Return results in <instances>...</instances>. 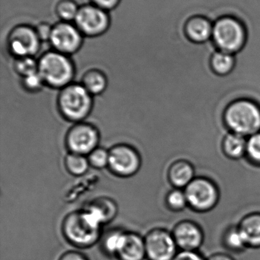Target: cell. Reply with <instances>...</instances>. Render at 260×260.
I'll list each match as a JSON object with an SVG mask.
<instances>
[{"instance_id":"cell-1","label":"cell","mask_w":260,"mask_h":260,"mask_svg":"<svg viewBox=\"0 0 260 260\" xmlns=\"http://www.w3.org/2000/svg\"><path fill=\"white\" fill-rule=\"evenodd\" d=\"M100 221L87 209L70 212L61 224L66 241L77 248H90L102 238Z\"/></svg>"},{"instance_id":"cell-2","label":"cell","mask_w":260,"mask_h":260,"mask_svg":"<svg viewBox=\"0 0 260 260\" xmlns=\"http://www.w3.org/2000/svg\"><path fill=\"white\" fill-rule=\"evenodd\" d=\"M223 120L229 132L250 137L260 132V105L244 98L232 101L224 109Z\"/></svg>"},{"instance_id":"cell-3","label":"cell","mask_w":260,"mask_h":260,"mask_svg":"<svg viewBox=\"0 0 260 260\" xmlns=\"http://www.w3.org/2000/svg\"><path fill=\"white\" fill-rule=\"evenodd\" d=\"M38 73L45 86L61 90L73 83L76 68L70 56L50 50L38 59Z\"/></svg>"},{"instance_id":"cell-4","label":"cell","mask_w":260,"mask_h":260,"mask_svg":"<svg viewBox=\"0 0 260 260\" xmlns=\"http://www.w3.org/2000/svg\"><path fill=\"white\" fill-rule=\"evenodd\" d=\"M58 111L64 120L71 123L82 122L91 114L93 96L81 83H73L62 88L56 99Z\"/></svg>"},{"instance_id":"cell-5","label":"cell","mask_w":260,"mask_h":260,"mask_svg":"<svg viewBox=\"0 0 260 260\" xmlns=\"http://www.w3.org/2000/svg\"><path fill=\"white\" fill-rule=\"evenodd\" d=\"M247 39L245 26L232 17H224L213 25L212 40L218 50L236 54L244 47Z\"/></svg>"},{"instance_id":"cell-6","label":"cell","mask_w":260,"mask_h":260,"mask_svg":"<svg viewBox=\"0 0 260 260\" xmlns=\"http://www.w3.org/2000/svg\"><path fill=\"white\" fill-rule=\"evenodd\" d=\"M188 206L196 212L212 210L220 200V189L211 178L195 177L184 189Z\"/></svg>"},{"instance_id":"cell-7","label":"cell","mask_w":260,"mask_h":260,"mask_svg":"<svg viewBox=\"0 0 260 260\" xmlns=\"http://www.w3.org/2000/svg\"><path fill=\"white\" fill-rule=\"evenodd\" d=\"M108 151V168L111 174L122 178H128L140 171L142 165L141 155L132 145L116 144Z\"/></svg>"},{"instance_id":"cell-8","label":"cell","mask_w":260,"mask_h":260,"mask_svg":"<svg viewBox=\"0 0 260 260\" xmlns=\"http://www.w3.org/2000/svg\"><path fill=\"white\" fill-rule=\"evenodd\" d=\"M99 130L88 122L73 123L66 133V148L70 153L87 156L99 147Z\"/></svg>"},{"instance_id":"cell-9","label":"cell","mask_w":260,"mask_h":260,"mask_svg":"<svg viewBox=\"0 0 260 260\" xmlns=\"http://www.w3.org/2000/svg\"><path fill=\"white\" fill-rule=\"evenodd\" d=\"M73 23L84 37L96 38L108 30L111 19L108 12L90 3L79 7Z\"/></svg>"},{"instance_id":"cell-10","label":"cell","mask_w":260,"mask_h":260,"mask_svg":"<svg viewBox=\"0 0 260 260\" xmlns=\"http://www.w3.org/2000/svg\"><path fill=\"white\" fill-rule=\"evenodd\" d=\"M41 44L35 27L28 24L15 26L8 35V48L15 59L35 57L41 48Z\"/></svg>"},{"instance_id":"cell-11","label":"cell","mask_w":260,"mask_h":260,"mask_svg":"<svg viewBox=\"0 0 260 260\" xmlns=\"http://www.w3.org/2000/svg\"><path fill=\"white\" fill-rule=\"evenodd\" d=\"M83 38L74 23L61 21L53 25L49 42L53 50L70 56L80 50Z\"/></svg>"},{"instance_id":"cell-12","label":"cell","mask_w":260,"mask_h":260,"mask_svg":"<svg viewBox=\"0 0 260 260\" xmlns=\"http://www.w3.org/2000/svg\"><path fill=\"white\" fill-rule=\"evenodd\" d=\"M147 258L149 260H172L177 254V243L172 232L161 228L151 229L145 237Z\"/></svg>"},{"instance_id":"cell-13","label":"cell","mask_w":260,"mask_h":260,"mask_svg":"<svg viewBox=\"0 0 260 260\" xmlns=\"http://www.w3.org/2000/svg\"><path fill=\"white\" fill-rule=\"evenodd\" d=\"M178 248L183 251H195L204 239L201 228L192 221H183L176 224L172 232Z\"/></svg>"},{"instance_id":"cell-14","label":"cell","mask_w":260,"mask_h":260,"mask_svg":"<svg viewBox=\"0 0 260 260\" xmlns=\"http://www.w3.org/2000/svg\"><path fill=\"white\" fill-rule=\"evenodd\" d=\"M116 257L119 260H143L147 258L145 238L134 232H125Z\"/></svg>"},{"instance_id":"cell-15","label":"cell","mask_w":260,"mask_h":260,"mask_svg":"<svg viewBox=\"0 0 260 260\" xmlns=\"http://www.w3.org/2000/svg\"><path fill=\"white\" fill-rule=\"evenodd\" d=\"M195 177V166L186 159L175 160L168 168V180L177 189H184Z\"/></svg>"},{"instance_id":"cell-16","label":"cell","mask_w":260,"mask_h":260,"mask_svg":"<svg viewBox=\"0 0 260 260\" xmlns=\"http://www.w3.org/2000/svg\"><path fill=\"white\" fill-rule=\"evenodd\" d=\"M91 212L101 224H108L112 221L118 214L117 203L109 197H100L94 199L85 207Z\"/></svg>"},{"instance_id":"cell-17","label":"cell","mask_w":260,"mask_h":260,"mask_svg":"<svg viewBox=\"0 0 260 260\" xmlns=\"http://www.w3.org/2000/svg\"><path fill=\"white\" fill-rule=\"evenodd\" d=\"M247 138L228 132L221 142V151L227 159L238 160L246 157Z\"/></svg>"},{"instance_id":"cell-18","label":"cell","mask_w":260,"mask_h":260,"mask_svg":"<svg viewBox=\"0 0 260 260\" xmlns=\"http://www.w3.org/2000/svg\"><path fill=\"white\" fill-rule=\"evenodd\" d=\"M213 23L204 17L191 18L186 26V31L191 41L195 43H205L212 38Z\"/></svg>"},{"instance_id":"cell-19","label":"cell","mask_w":260,"mask_h":260,"mask_svg":"<svg viewBox=\"0 0 260 260\" xmlns=\"http://www.w3.org/2000/svg\"><path fill=\"white\" fill-rule=\"evenodd\" d=\"M80 83L90 94L96 96L100 95L106 91L108 81L103 71L93 68L84 73Z\"/></svg>"},{"instance_id":"cell-20","label":"cell","mask_w":260,"mask_h":260,"mask_svg":"<svg viewBox=\"0 0 260 260\" xmlns=\"http://www.w3.org/2000/svg\"><path fill=\"white\" fill-rule=\"evenodd\" d=\"M238 229L245 238L247 246L260 247V213L254 212L241 220Z\"/></svg>"},{"instance_id":"cell-21","label":"cell","mask_w":260,"mask_h":260,"mask_svg":"<svg viewBox=\"0 0 260 260\" xmlns=\"http://www.w3.org/2000/svg\"><path fill=\"white\" fill-rule=\"evenodd\" d=\"M236 62L235 54L218 50L211 59V67L215 75L225 77L233 73Z\"/></svg>"},{"instance_id":"cell-22","label":"cell","mask_w":260,"mask_h":260,"mask_svg":"<svg viewBox=\"0 0 260 260\" xmlns=\"http://www.w3.org/2000/svg\"><path fill=\"white\" fill-rule=\"evenodd\" d=\"M126 231L122 229H111L101 238V247L105 254L116 256L121 244L123 241Z\"/></svg>"},{"instance_id":"cell-23","label":"cell","mask_w":260,"mask_h":260,"mask_svg":"<svg viewBox=\"0 0 260 260\" xmlns=\"http://www.w3.org/2000/svg\"><path fill=\"white\" fill-rule=\"evenodd\" d=\"M64 166L67 172L74 177L84 175L90 168L87 156L70 152L64 158Z\"/></svg>"},{"instance_id":"cell-24","label":"cell","mask_w":260,"mask_h":260,"mask_svg":"<svg viewBox=\"0 0 260 260\" xmlns=\"http://www.w3.org/2000/svg\"><path fill=\"white\" fill-rule=\"evenodd\" d=\"M79 7L74 0H60L56 3L55 12L61 21L74 22Z\"/></svg>"},{"instance_id":"cell-25","label":"cell","mask_w":260,"mask_h":260,"mask_svg":"<svg viewBox=\"0 0 260 260\" xmlns=\"http://www.w3.org/2000/svg\"><path fill=\"white\" fill-rule=\"evenodd\" d=\"M165 203L168 209L174 212H180L188 206L187 199L184 189L174 188L166 194Z\"/></svg>"},{"instance_id":"cell-26","label":"cell","mask_w":260,"mask_h":260,"mask_svg":"<svg viewBox=\"0 0 260 260\" xmlns=\"http://www.w3.org/2000/svg\"><path fill=\"white\" fill-rule=\"evenodd\" d=\"M38 59L35 57L16 58L14 62L15 73L21 78L31 76L38 73Z\"/></svg>"},{"instance_id":"cell-27","label":"cell","mask_w":260,"mask_h":260,"mask_svg":"<svg viewBox=\"0 0 260 260\" xmlns=\"http://www.w3.org/2000/svg\"><path fill=\"white\" fill-rule=\"evenodd\" d=\"M90 167L94 169L102 170L108 168L109 151L106 148L98 147L87 155Z\"/></svg>"},{"instance_id":"cell-28","label":"cell","mask_w":260,"mask_h":260,"mask_svg":"<svg viewBox=\"0 0 260 260\" xmlns=\"http://www.w3.org/2000/svg\"><path fill=\"white\" fill-rule=\"evenodd\" d=\"M245 157L252 165L260 167V132L247 138Z\"/></svg>"},{"instance_id":"cell-29","label":"cell","mask_w":260,"mask_h":260,"mask_svg":"<svg viewBox=\"0 0 260 260\" xmlns=\"http://www.w3.org/2000/svg\"><path fill=\"white\" fill-rule=\"evenodd\" d=\"M224 241L227 247L234 250H242L247 246L245 238L238 227L230 229L226 234Z\"/></svg>"},{"instance_id":"cell-30","label":"cell","mask_w":260,"mask_h":260,"mask_svg":"<svg viewBox=\"0 0 260 260\" xmlns=\"http://www.w3.org/2000/svg\"><path fill=\"white\" fill-rule=\"evenodd\" d=\"M21 85L27 92L38 93L45 86L44 81L38 73L21 78Z\"/></svg>"},{"instance_id":"cell-31","label":"cell","mask_w":260,"mask_h":260,"mask_svg":"<svg viewBox=\"0 0 260 260\" xmlns=\"http://www.w3.org/2000/svg\"><path fill=\"white\" fill-rule=\"evenodd\" d=\"M35 27L37 35H38V38H39L40 41H41V42L50 41L53 25L49 24V23L43 21V22L39 23V24Z\"/></svg>"},{"instance_id":"cell-32","label":"cell","mask_w":260,"mask_h":260,"mask_svg":"<svg viewBox=\"0 0 260 260\" xmlns=\"http://www.w3.org/2000/svg\"><path fill=\"white\" fill-rule=\"evenodd\" d=\"M120 2L121 0H91L92 4L98 6L107 12L115 9L119 6Z\"/></svg>"},{"instance_id":"cell-33","label":"cell","mask_w":260,"mask_h":260,"mask_svg":"<svg viewBox=\"0 0 260 260\" xmlns=\"http://www.w3.org/2000/svg\"><path fill=\"white\" fill-rule=\"evenodd\" d=\"M172 260H206L195 251L179 252Z\"/></svg>"},{"instance_id":"cell-34","label":"cell","mask_w":260,"mask_h":260,"mask_svg":"<svg viewBox=\"0 0 260 260\" xmlns=\"http://www.w3.org/2000/svg\"><path fill=\"white\" fill-rule=\"evenodd\" d=\"M58 260H90L81 252L77 250H68L61 255Z\"/></svg>"},{"instance_id":"cell-35","label":"cell","mask_w":260,"mask_h":260,"mask_svg":"<svg viewBox=\"0 0 260 260\" xmlns=\"http://www.w3.org/2000/svg\"><path fill=\"white\" fill-rule=\"evenodd\" d=\"M207 260H235L232 256L224 253H216L212 255Z\"/></svg>"}]
</instances>
